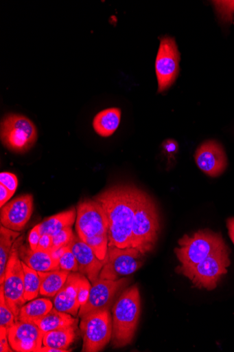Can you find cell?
<instances>
[{
  "mask_svg": "<svg viewBox=\"0 0 234 352\" xmlns=\"http://www.w3.org/2000/svg\"><path fill=\"white\" fill-rule=\"evenodd\" d=\"M141 190L123 184L113 186L95 199L102 206L109 225V246L131 248L133 217Z\"/></svg>",
  "mask_w": 234,
  "mask_h": 352,
  "instance_id": "cell-1",
  "label": "cell"
},
{
  "mask_svg": "<svg viewBox=\"0 0 234 352\" xmlns=\"http://www.w3.org/2000/svg\"><path fill=\"white\" fill-rule=\"evenodd\" d=\"M75 229L78 236L105 261L109 244V225L102 207L95 199L84 200L78 206Z\"/></svg>",
  "mask_w": 234,
  "mask_h": 352,
  "instance_id": "cell-2",
  "label": "cell"
},
{
  "mask_svg": "<svg viewBox=\"0 0 234 352\" xmlns=\"http://www.w3.org/2000/svg\"><path fill=\"white\" fill-rule=\"evenodd\" d=\"M141 311V296L137 285L126 290L113 308L112 344L121 348L131 343L137 330Z\"/></svg>",
  "mask_w": 234,
  "mask_h": 352,
  "instance_id": "cell-3",
  "label": "cell"
},
{
  "mask_svg": "<svg viewBox=\"0 0 234 352\" xmlns=\"http://www.w3.org/2000/svg\"><path fill=\"white\" fill-rule=\"evenodd\" d=\"M160 219L154 201L143 190L133 217L131 246L143 255L151 252L157 242Z\"/></svg>",
  "mask_w": 234,
  "mask_h": 352,
  "instance_id": "cell-4",
  "label": "cell"
},
{
  "mask_svg": "<svg viewBox=\"0 0 234 352\" xmlns=\"http://www.w3.org/2000/svg\"><path fill=\"white\" fill-rule=\"evenodd\" d=\"M175 249L178 259L183 267H190L202 262L210 255L226 245L220 234L209 230H199L185 235Z\"/></svg>",
  "mask_w": 234,
  "mask_h": 352,
  "instance_id": "cell-5",
  "label": "cell"
},
{
  "mask_svg": "<svg viewBox=\"0 0 234 352\" xmlns=\"http://www.w3.org/2000/svg\"><path fill=\"white\" fill-rule=\"evenodd\" d=\"M229 253L226 245L202 262L190 267L179 266L176 272L187 277L198 289L213 291L222 276L228 272L227 268L231 264Z\"/></svg>",
  "mask_w": 234,
  "mask_h": 352,
  "instance_id": "cell-6",
  "label": "cell"
},
{
  "mask_svg": "<svg viewBox=\"0 0 234 352\" xmlns=\"http://www.w3.org/2000/svg\"><path fill=\"white\" fill-rule=\"evenodd\" d=\"M36 126L27 117L10 113L4 117L0 127V139L12 152L25 153L38 141Z\"/></svg>",
  "mask_w": 234,
  "mask_h": 352,
  "instance_id": "cell-7",
  "label": "cell"
},
{
  "mask_svg": "<svg viewBox=\"0 0 234 352\" xmlns=\"http://www.w3.org/2000/svg\"><path fill=\"white\" fill-rule=\"evenodd\" d=\"M80 329L83 338V352L103 350L112 340L113 317L110 310L82 316Z\"/></svg>",
  "mask_w": 234,
  "mask_h": 352,
  "instance_id": "cell-8",
  "label": "cell"
},
{
  "mask_svg": "<svg viewBox=\"0 0 234 352\" xmlns=\"http://www.w3.org/2000/svg\"><path fill=\"white\" fill-rule=\"evenodd\" d=\"M143 254L137 248L109 246L99 278L117 280L139 270L143 265Z\"/></svg>",
  "mask_w": 234,
  "mask_h": 352,
  "instance_id": "cell-9",
  "label": "cell"
},
{
  "mask_svg": "<svg viewBox=\"0 0 234 352\" xmlns=\"http://www.w3.org/2000/svg\"><path fill=\"white\" fill-rule=\"evenodd\" d=\"M22 238L15 242L8 264L3 284L7 304L18 320L20 311L27 302L24 298V271L19 257V248Z\"/></svg>",
  "mask_w": 234,
  "mask_h": 352,
  "instance_id": "cell-10",
  "label": "cell"
},
{
  "mask_svg": "<svg viewBox=\"0 0 234 352\" xmlns=\"http://www.w3.org/2000/svg\"><path fill=\"white\" fill-rule=\"evenodd\" d=\"M89 280L80 272H71L54 300V307L58 311L78 316L86 304L91 289Z\"/></svg>",
  "mask_w": 234,
  "mask_h": 352,
  "instance_id": "cell-11",
  "label": "cell"
},
{
  "mask_svg": "<svg viewBox=\"0 0 234 352\" xmlns=\"http://www.w3.org/2000/svg\"><path fill=\"white\" fill-rule=\"evenodd\" d=\"M179 63L180 53L175 39L162 38L155 64L159 93L168 89L175 82L179 74Z\"/></svg>",
  "mask_w": 234,
  "mask_h": 352,
  "instance_id": "cell-12",
  "label": "cell"
},
{
  "mask_svg": "<svg viewBox=\"0 0 234 352\" xmlns=\"http://www.w3.org/2000/svg\"><path fill=\"white\" fill-rule=\"evenodd\" d=\"M128 282L126 278L111 280L98 278L91 286L88 300L81 307L78 316L110 310L117 292Z\"/></svg>",
  "mask_w": 234,
  "mask_h": 352,
  "instance_id": "cell-13",
  "label": "cell"
},
{
  "mask_svg": "<svg viewBox=\"0 0 234 352\" xmlns=\"http://www.w3.org/2000/svg\"><path fill=\"white\" fill-rule=\"evenodd\" d=\"M44 336V332L33 322L17 321L8 331L10 346L18 352H38Z\"/></svg>",
  "mask_w": 234,
  "mask_h": 352,
  "instance_id": "cell-14",
  "label": "cell"
},
{
  "mask_svg": "<svg viewBox=\"0 0 234 352\" xmlns=\"http://www.w3.org/2000/svg\"><path fill=\"white\" fill-rule=\"evenodd\" d=\"M33 212V197L31 195L20 196L1 208V226L14 232L22 231Z\"/></svg>",
  "mask_w": 234,
  "mask_h": 352,
  "instance_id": "cell-15",
  "label": "cell"
},
{
  "mask_svg": "<svg viewBox=\"0 0 234 352\" xmlns=\"http://www.w3.org/2000/svg\"><path fill=\"white\" fill-rule=\"evenodd\" d=\"M194 157L198 168L212 177L222 175L227 166L225 152L221 144L215 141H207L200 145Z\"/></svg>",
  "mask_w": 234,
  "mask_h": 352,
  "instance_id": "cell-16",
  "label": "cell"
},
{
  "mask_svg": "<svg viewBox=\"0 0 234 352\" xmlns=\"http://www.w3.org/2000/svg\"><path fill=\"white\" fill-rule=\"evenodd\" d=\"M69 245L77 259L79 272L93 283L99 278L105 261L99 260L92 248L78 234H74Z\"/></svg>",
  "mask_w": 234,
  "mask_h": 352,
  "instance_id": "cell-17",
  "label": "cell"
},
{
  "mask_svg": "<svg viewBox=\"0 0 234 352\" xmlns=\"http://www.w3.org/2000/svg\"><path fill=\"white\" fill-rule=\"evenodd\" d=\"M19 254L23 263L38 272L60 270L59 260L55 257L53 251L32 250L25 245H21Z\"/></svg>",
  "mask_w": 234,
  "mask_h": 352,
  "instance_id": "cell-18",
  "label": "cell"
},
{
  "mask_svg": "<svg viewBox=\"0 0 234 352\" xmlns=\"http://www.w3.org/2000/svg\"><path fill=\"white\" fill-rule=\"evenodd\" d=\"M121 117V111L118 108H110L100 111L93 118V130L100 137L109 138L118 129Z\"/></svg>",
  "mask_w": 234,
  "mask_h": 352,
  "instance_id": "cell-19",
  "label": "cell"
},
{
  "mask_svg": "<svg viewBox=\"0 0 234 352\" xmlns=\"http://www.w3.org/2000/svg\"><path fill=\"white\" fill-rule=\"evenodd\" d=\"M76 219L77 210L75 208L55 214L39 223L40 234L54 236L65 228H72Z\"/></svg>",
  "mask_w": 234,
  "mask_h": 352,
  "instance_id": "cell-20",
  "label": "cell"
},
{
  "mask_svg": "<svg viewBox=\"0 0 234 352\" xmlns=\"http://www.w3.org/2000/svg\"><path fill=\"white\" fill-rule=\"evenodd\" d=\"M35 323L45 334L47 332L61 328L76 326L78 319L71 314L57 310L54 307L47 315L36 320Z\"/></svg>",
  "mask_w": 234,
  "mask_h": 352,
  "instance_id": "cell-21",
  "label": "cell"
},
{
  "mask_svg": "<svg viewBox=\"0 0 234 352\" xmlns=\"http://www.w3.org/2000/svg\"><path fill=\"white\" fill-rule=\"evenodd\" d=\"M71 272L62 270L38 272L40 278V295L55 297L62 289Z\"/></svg>",
  "mask_w": 234,
  "mask_h": 352,
  "instance_id": "cell-22",
  "label": "cell"
},
{
  "mask_svg": "<svg viewBox=\"0 0 234 352\" xmlns=\"http://www.w3.org/2000/svg\"><path fill=\"white\" fill-rule=\"evenodd\" d=\"M20 233L1 226L0 228V283L3 284L13 246Z\"/></svg>",
  "mask_w": 234,
  "mask_h": 352,
  "instance_id": "cell-23",
  "label": "cell"
},
{
  "mask_svg": "<svg viewBox=\"0 0 234 352\" xmlns=\"http://www.w3.org/2000/svg\"><path fill=\"white\" fill-rule=\"evenodd\" d=\"M76 330L77 325L47 332L43 338V345L60 349H69L76 338Z\"/></svg>",
  "mask_w": 234,
  "mask_h": 352,
  "instance_id": "cell-24",
  "label": "cell"
},
{
  "mask_svg": "<svg viewBox=\"0 0 234 352\" xmlns=\"http://www.w3.org/2000/svg\"><path fill=\"white\" fill-rule=\"evenodd\" d=\"M53 308L52 302L48 299L32 300L21 308L17 321L33 322L47 315Z\"/></svg>",
  "mask_w": 234,
  "mask_h": 352,
  "instance_id": "cell-25",
  "label": "cell"
},
{
  "mask_svg": "<svg viewBox=\"0 0 234 352\" xmlns=\"http://www.w3.org/2000/svg\"><path fill=\"white\" fill-rule=\"evenodd\" d=\"M22 265L24 271V298L26 301L33 300L40 294V278L38 272L23 261Z\"/></svg>",
  "mask_w": 234,
  "mask_h": 352,
  "instance_id": "cell-26",
  "label": "cell"
},
{
  "mask_svg": "<svg viewBox=\"0 0 234 352\" xmlns=\"http://www.w3.org/2000/svg\"><path fill=\"white\" fill-rule=\"evenodd\" d=\"M0 328L7 330L8 333L16 323V317L7 304L3 286L0 285Z\"/></svg>",
  "mask_w": 234,
  "mask_h": 352,
  "instance_id": "cell-27",
  "label": "cell"
},
{
  "mask_svg": "<svg viewBox=\"0 0 234 352\" xmlns=\"http://www.w3.org/2000/svg\"><path fill=\"white\" fill-rule=\"evenodd\" d=\"M59 265L62 270L79 272L77 259L69 245L64 247L63 252L59 258Z\"/></svg>",
  "mask_w": 234,
  "mask_h": 352,
  "instance_id": "cell-28",
  "label": "cell"
},
{
  "mask_svg": "<svg viewBox=\"0 0 234 352\" xmlns=\"http://www.w3.org/2000/svg\"><path fill=\"white\" fill-rule=\"evenodd\" d=\"M74 233L72 228H65L52 236L53 243L51 251H56L61 248L69 245L73 239Z\"/></svg>",
  "mask_w": 234,
  "mask_h": 352,
  "instance_id": "cell-29",
  "label": "cell"
},
{
  "mask_svg": "<svg viewBox=\"0 0 234 352\" xmlns=\"http://www.w3.org/2000/svg\"><path fill=\"white\" fill-rule=\"evenodd\" d=\"M221 19L226 22H231L234 14V0L231 1H213Z\"/></svg>",
  "mask_w": 234,
  "mask_h": 352,
  "instance_id": "cell-30",
  "label": "cell"
},
{
  "mask_svg": "<svg viewBox=\"0 0 234 352\" xmlns=\"http://www.w3.org/2000/svg\"><path fill=\"white\" fill-rule=\"evenodd\" d=\"M17 177L11 173L3 172L0 174V184L8 188L12 193H15L18 187Z\"/></svg>",
  "mask_w": 234,
  "mask_h": 352,
  "instance_id": "cell-31",
  "label": "cell"
},
{
  "mask_svg": "<svg viewBox=\"0 0 234 352\" xmlns=\"http://www.w3.org/2000/svg\"><path fill=\"white\" fill-rule=\"evenodd\" d=\"M162 148L165 154L169 159H174V156L178 152V144L174 140H167L162 144Z\"/></svg>",
  "mask_w": 234,
  "mask_h": 352,
  "instance_id": "cell-32",
  "label": "cell"
},
{
  "mask_svg": "<svg viewBox=\"0 0 234 352\" xmlns=\"http://www.w3.org/2000/svg\"><path fill=\"white\" fill-rule=\"evenodd\" d=\"M40 238V226L38 225L30 232L28 236L30 248L32 250H37Z\"/></svg>",
  "mask_w": 234,
  "mask_h": 352,
  "instance_id": "cell-33",
  "label": "cell"
},
{
  "mask_svg": "<svg viewBox=\"0 0 234 352\" xmlns=\"http://www.w3.org/2000/svg\"><path fill=\"white\" fill-rule=\"evenodd\" d=\"M10 345L8 331L0 328V351H12Z\"/></svg>",
  "mask_w": 234,
  "mask_h": 352,
  "instance_id": "cell-34",
  "label": "cell"
},
{
  "mask_svg": "<svg viewBox=\"0 0 234 352\" xmlns=\"http://www.w3.org/2000/svg\"><path fill=\"white\" fill-rule=\"evenodd\" d=\"M53 238L51 235L45 234L41 236L37 250L51 251Z\"/></svg>",
  "mask_w": 234,
  "mask_h": 352,
  "instance_id": "cell-35",
  "label": "cell"
},
{
  "mask_svg": "<svg viewBox=\"0 0 234 352\" xmlns=\"http://www.w3.org/2000/svg\"><path fill=\"white\" fill-rule=\"evenodd\" d=\"M14 195L8 188L0 184V207L5 206Z\"/></svg>",
  "mask_w": 234,
  "mask_h": 352,
  "instance_id": "cell-36",
  "label": "cell"
},
{
  "mask_svg": "<svg viewBox=\"0 0 234 352\" xmlns=\"http://www.w3.org/2000/svg\"><path fill=\"white\" fill-rule=\"evenodd\" d=\"M226 226L230 239L234 244V217H231L227 219Z\"/></svg>",
  "mask_w": 234,
  "mask_h": 352,
  "instance_id": "cell-37",
  "label": "cell"
},
{
  "mask_svg": "<svg viewBox=\"0 0 234 352\" xmlns=\"http://www.w3.org/2000/svg\"><path fill=\"white\" fill-rule=\"evenodd\" d=\"M71 349H60L50 346H43L38 352H70Z\"/></svg>",
  "mask_w": 234,
  "mask_h": 352,
  "instance_id": "cell-38",
  "label": "cell"
}]
</instances>
